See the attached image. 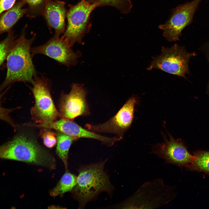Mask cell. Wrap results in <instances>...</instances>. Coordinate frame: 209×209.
<instances>
[{
	"instance_id": "obj_1",
	"label": "cell",
	"mask_w": 209,
	"mask_h": 209,
	"mask_svg": "<svg viewBox=\"0 0 209 209\" xmlns=\"http://www.w3.org/2000/svg\"><path fill=\"white\" fill-rule=\"evenodd\" d=\"M24 28L6 60L7 73L4 80L0 85V93L6 88L17 82L32 83L36 76L32 60L31 46L34 41V35L30 39L26 37Z\"/></svg>"
},
{
	"instance_id": "obj_2",
	"label": "cell",
	"mask_w": 209,
	"mask_h": 209,
	"mask_svg": "<svg viewBox=\"0 0 209 209\" xmlns=\"http://www.w3.org/2000/svg\"><path fill=\"white\" fill-rule=\"evenodd\" d=\"M107 159L94 164L82 165L78 170L76 185L71 191L73 197L78 202L80 208H83L102 192L111 196L114 187L104 170Z\"/></svg>"
},
{
	"instance_id": "obj_3",
	"label": "cell",
	"mask_w": 209,
	"mask_h": 209,
	"mask_svg": "<svg viewBox=\"0 0 209 209\" xmlns=\"http://www.w3.org/2000/svg\"><path fill=\"white\" fill-rule=\"evenodd\" d=\"M0 158L39 165L50 170L56 168L53 156L21 131H18L11 140L0 146Z\"/></svg>"
},
{
	"instance_id": "obj_4",
	"label": "cell",
	"mask_w": 209,
	"mask_h": 209,
	"mask_svg": "<svg viewBox=\"0 0 209 209\" xmlns=\"http://www.w3.org/2000/svg\"><path fill=\"white\" fill-rule=\"evenodd\" d=\"M174 187L157 179L146 182L125 203L126 208L152 209L166 205L176 197Z\"/></svg>"
},
{
	"instance_id": "obj_5",
	"label": "cell",
	"mask_w": 209,
	"mask_h": 209,
	"mask_svg": "<svg viewBox=\"0 0 209 209\" xmlns=\"http://www.w3.org/2000/svg\"><path fill=\"white\" fill-rule=\"evenodd\" d=\"M66 17L68 24L61 37L72 47L76 42L82 44V39L90 30L91 24L90 17L99 4L81 0L75 5H69Z\"/></svg>"
},
{
	"instance_id": "obj_6",
	"label": "cell",
	"mask_w": 209,
	"mask_h": 209,
	"mask_svg": "<svg viewBox=\"0 0 209 209\" xmlns=\"http://www.w3.org/2000/svg\"><path fill=\"white\" fill-rule=\"evenodd\" d=\"M161 54L154 57L147 69L161 70L167 73L186 79L190 74L188 63L191 57L196 55L195 52L188 53L184 46L175 44L170 48L162 47Z\"/></svg>"
},
{
	"instance_id": "obj_7",
	"label": "cell",
	"mask_w": 209,
	"mask_h": 209,
	"mask_svg": "<svg viewBox=\"0 0 209 209\" xmlns=\"http://www.w3.org/2000/svg\"><path fill=\"white\" fill-rule=\"evenodd\" d=\"M49 81L44 77L36 76L32 83L35 103L31 113L32 119L38 123L51 122L60 116L51 95Z\"/></svg>"
},
{
	"instance_id": "obj_8",
	"label": "cell",
	"mask_w": 209,
	"mask_h": 209,
	"mask_svg": "<svg viewBox=\"0 0 209 209\" xmlns=\"http://www.w3.org/2000/svg\"><path fill=\"white\" fill-rule=\"evenodd\" d=\"M201 0H194L173 9L165 23L158 26L163 36L169 41L179 40L183 30L192 21L195 12Z\"/></svg>"
},
{
	"instance_id": "obj_9",
	"label": "cell",
	"mask_w": 209,
	"mask_h": 209,
	"mask_svg": "<svg viewBox=\"0 0 209 209\" xmlns=\"http://www.w3.org/2000/svg\"><path fill=\"white\" fill-rule=\"evenodd\" d=\"M72 48L62 37L54 35L44 44L31 48V53L32 57L44 55L69 67L76 65L81 56L80 51L74 52Z\"/></svg>"
},
{
	"instance_id": "obj_10",
	"label": "cell",
	"mask_w": 209,
	"mask_h": 209,
	"mask_svg": "<svg viewBox=\"0 0 209 209\" xmlns=\"http://www.w3.org/2000/svg\"><path fill=\"white\" fill-rule=\"evenodd\" d=\"M135 96L130 98L117 113L105 123L97 125L87 124L86 128L96 133L115 134L122 137L130 127L134 117V107L137 102Z\"/></svg>"
},
{
	"instance_id": "obj_11",
	"label": "cell",
	"mask_w": 209,
	"mask_h": 209,
	"mask_svg": "<svg viewBox=\"0 0 209 209\" xmlns=\"http://www.w3.org/2000/svg\"><path fill=\"white\" fill-rule=\"evenodd\" d=\"M169 139L154 145L151 153L165 161L167 164L176 165L181 168L186 167L191 162L193 155L188 152L183 143L176 140L169 134Z\"/></svg>"
},
{
	"instance_id": "obj_12",
	"label": "cell",
	"mask_w": 209,
	"mask_h": 209,
	"mask_svg": "<svg viewBox=\"0 0 209 209\" xmlns=\"http://www.w3.org/2000/svg\"><path fill=\"white\" fill-rule=\"evenodd\" d=\"M86 92L78 84H73L67 94L62 93L59 105V113L63 118L72 120L90 113L86 98Z\"/></svg>"
},
{
	"instance_id": "obj_13",
	"label": "cell",
	"mask_w": 209,
	"mask_h": 209,
	"mask_svg": "<svg viewBox=\"0 0 209 209\" xmlns=\"http://www.w3.org/2000/svg\"><path fill=\"white\" fill-rule=\"evenodd\" d=\"M65 3L57 0H47L42 15L50 30L53 29L55 36L60 37L66 29L67 12Z\"/></svg>"
},
{
	"instance_id": "obj_14",
	"label": "cell",
	"mask_w": 209,
	"mask_h": 209,
	"mask_svg": "<svg viewBox=\"0 0 209 209\" xmlns=\"http://www.w3.org/2000/svg\"><path fill=\"white\" fill-rule=\"evenodd\" d=\"M26 4L25 0H17L11 8L0 15V35L12 30L19 19L27 14V8H23Z\"/></svg>"
},
{
	"instance_id": "obj_15",
	"label": "cell",
	"mask_w": 209,
	"mask_h": 209,
	"mask_svg": "<svg viewBox=\"0 0 209 209\" xmlns=\"http://www.w3.org/2000/svg\"><path fill=\"white\" fill-rule=\"evenodd\" d=\"M77 176L66 170L65 173L56 186L49 192L53 197L71 191L76 185Z\"/></svg>"
},
{
	"instance_id": "obj_16",
	"label": "cell",
	"mask_w": 209,
	"mask_h": 209,
	"mask_svg": "<svg viewBox=\"0 0 209 209\" xmlns=\"http://www.w3.org/2000/svg\"><path fill=\"white\" fill-rule=\"evenodd\" d=\"M57 143L56 153L64 163L66 170L68 167V158L69 148L73 142L78 139L59 133L57 135Z\"/></svg>"
},
{
	"instance_id": "obj_17",
	"label": "cell",
	"mask_w": 209,
	"mask_h": 209,
	"mask_svg": "<svg viewBox=\"0 0 209 209\" xmlns=\"http://www.w3.org/2000/svg\"><path fill=\"white\" fill-rule=\"evenodd\" d=\"M186 167L188 170L203 172L209 174V152H195L191 162Z\"/></svg>"
},
{
	"instance_id": "obj_18",
	"label": "cell",
	"mask_w": 209,
	"mask_h": 209,
	"mask_svg": "<svg viewBox=\"0 0 209 209\" xmlns=\"http://www.w3.org/2000/svg\"><path fill=\"white\" fill-rule=\"evenodd\" d=\"M91 3H98L99 6H109L115 7L121 12L126 14L132 7L131 0H88Z\"/></svg>"
},
{
	"instance_id": "obj_19",
	"label": "cell",
	"mask_w": 209,
	"mask_h": 209,
	"mask_svg": "<svg viewBox=\"0 0 209 209\" xmlns=\"http://www.w3.org/2000/svg\"><path fill=\"white\" fill-rule=\"evenodd\" d=\"M16 36L15 31L12 30L6 37L0 41V68L6 61L7 56L14 44Z\"/></svg>"
},
{
	"instance_id": "obj_20",
	"label": "cell",
	"mask_w": 209,
	"mask_h": 209,
	"mask_svg": "<svg viewBox=\"0 0 209 209\" xmlns=\"http://www.w3.org/2000/svg\"><path fill=\"white\" fill-rule=\"evenodd\" d=\"M47 0H25L28 6L27 16L31 18H35L42 15Z\"/></svg>"
},
{
	"instance_id": "obj_21",
	"label": "cell",
	"mask_w": 209,
	"mask_h": 209,
	"mask_svg": "<svg viewBox=\"0 0 209 209\" xmlns=\"http://www.w3.org/2000/svg\"><path fill=\"white\" fill-rule=\"evenodd\" d=\"M11 87V85L9 86L4 91L0 93V120L6 122L13 127L15 128L17 125L11 117L10 114L13 111L17 109V108L12 109L6 108L3 107L1 105L2 99L3 96Z\"/></svg>"
},
{
	"instance_id": "obj_22",
	"label": "cell",
	"mask_w": 209,
	"mask_h": 209,
	"mask_svg": "<svg viewBox=\"0 0 209 209\" xmlns=\"http://www.w3.org/2000/svg\"><path fill=\"white\" fill-rule=\"evenodd\" d=\"M42 138L44 145L48 148H51L55 146L57 143V137L55 134L52 131H47L42 135Z\"/></svg>"
},
{
	"instance_id": "obj_23",
	"label": "cell",
	"mask_w": 209,
	"mask_h": 209,
	"mask_svg": "<svg viewBox=\"0 0 209 209\" xmlns=\"http://www.w3.org/2000/svg\"><path fill=\"white\" fill-rule=\"evenodd\" d=\"M17 0H0V15L11 8Z\"/></svg>"
},
{
	"instance_id": "obj_24",
	"label": "cell",
	"mask_w": 209,
	"mask_h": 209,
	"mask_svg": "<svg viewBox=\"0 0 209 209\" xmlns=\"http://www.w3.org/2000/svg\"><path fill=\"white\" fill-rule=\"evenodd\" d=\"M204 52L207 59L209 64V42L204 44L203 46ZM207 91L209 93V78L207 86Z\"/></svg>"
}]
</instances>
